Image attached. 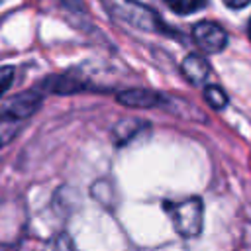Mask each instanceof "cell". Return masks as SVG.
Listing matches in <instances>:
<instances>
[{"label": "cell", "mask_w": 251, "mask_h": 251, "mask_svg": "<svg viewBox=\"0 0 251 251\" xmlns=\"http://www.w3.org/2000/svg\"><path fill=\"white\" fill-rule=\"evenodd\" d=\"M2 2H4V0H0V4H2Z\"/></svg>", "instance_id": "cell-18"}, {"label": "cell", "mask_w": 251, "mask_h": 251, "mask_svg": "<svg viewBox=\"0 0 251 251\" xmlns=\"http://www.w3.org/2000/svg\"><path fill=\"white\" fill-rule=\"evenodd\" d=\"M41 94L37 90H27V92H22L14 98H10L4 106H2V112H6L8 116L16 118V120H25L29 116H33L39 106H41Z\"/></svg>", "instance_id": "cell-5"}, {"label": "cell", "mask_w": 251, "mask_h": 251, "mask_svg": "<svg viewBox=\"0 0 251 251\" xmlns=\"http://www.w3.org/2000/svg\"><path fill=\"white\" fill-rule=\"evenodd\" d=\"M180 71H182V75L186 76V80L190 84H202L210 75V65L202 55L190 53V55H186L182 59Z\"/></svg>", "instance_id": "cell-7"}, {"label": "cell", "mask_w": 251, "mask_h": 251, "mask_svg": "<svg viewBox=\"0 0 251 251\" xmlns=\"http://www.w3.org/2000/svg\"><path fill=\"white\" fill-rule=\"evenodd\" d=\"M100 2L112 18L126 22L137 29H143V31H163L165 29L157 12L139 0H100Z\"/></svg>", "instance_id": "cell-2"}, {"label": "cell", "mask_w": 251, "mask_h": 251, "mask_svg": "<svg viewBox=\"0 0 251 251\" xmlns=\"http://www.w3.org/2000/svg\"><path fill=\"white\" fill-rule=\"evenodd\" d=\"M149 124L145 122V120H139V118H124V120H120L116 126H114V129H112V133H114V143L116 145H126V143H129L141 129H145Z\"/></svg>", "instance_id": "cell-9"}, {"label": "cell", "mask_w": 251, "mask_h": 251, "mask_svg": "<svg viewBox=\"0 0 251 251\" xmlns=\"http://www.w3.org/2000/svg\"><path fill=\"white\" fill-rule=\"evenodd\" d=\"M163 210L171 218L175 231L182 237H196L204 227V202L198 196L182 198L178 202L165 200Z\"/></svg>", "instance_id": "cell-1"}, {"label": "cell", "mask_w": 251, "mask_h": 251, "mask_svg": "<svg viewBox=\"0 0 251 251\" xmlns=\"http://www.w3.org/2000/svg\"><path fill=\"white\" fill-rule=\"evenodd\" d=\"M18 131H20V120L0 110V147H6L16 137Z\"/></svg>", "instance_id": "cell-10"}, {"label": "cell", "mask_w": 251, "mask_h": 251, "mask_svg": "<svg viewBox=\"0 0 251 251\" xmlns=\"http://www.w3.org/2000/svg\"><path fill=\"white\" fill-rule=\"evenodd\" d=\"M222 2L231 10H239V8H245L247 4H251V0H222Z\"/></svg>", "instance_id": "cell-16"}, {"label": "cell", "mask_w": 251, "mask_h": 251, "mask_svg": "<svg viewBox=\"0 0 251 251\" xmlns=\"http://www.w3.org/2000/svg\"><path fill=\"white\" fill-rule=\"evenodd\" d=\"M59 4L67 10H75V12H82L84 10V4L82 0H59Z\"/></svg>", "instance_id": "cell-15"}, {"label": "cell", "mask_w": 251, "mask_h": 251, "mask_svg": "<svg viewBox=\"0 0 251 251\" xmlns=\"http://www.w3.org/2000/svg\"><path fill=\"white\" fill-rule=\"evenodd\" d=\"M116 100L127 108H155L165 104V98L147 88H129L116 94Z\"/></svg>", "instance_id": "cell-6"}, {"label": "cell", "mask_w": 251, "mask_h": 251, "mask_svg": "<svg viewBox=\"0 0 251 251\" xmlns=\"http://www.w3.org/2000/svg\"><path fill=\"white\" fill-rule=\"evenodd\" d=\"M192 37L198 43V47L206 53H220L227 45V33L216 22H198L192 27Z\"/></svg>", "instance_id": "cell-4"}, {"label": "cell", "mask_w": 251, "mask_h": 251, "mask_svg": "<svg viewBox=\"0 0 251 251\" xmlns=\"http://www.w3.org/2000/svg\"><path fill=\"white\" fill-rule=\"evenodd\" d=\"M25 208L20 202H0V245H16L25 229Z\"/></svg>", "instance_id": "cell-3"}, {"label": "cell", "mask_w": 251, "mask_h": 251, "mask_svg": "<svg viewBox=\"0 0 251 251\" xmlns=\"http://www.w3.org/2000/svg\"><path fill=\"white\" fill-rule=\"evenodd\" d=\"M204 100L214 108V110H224L227 104V94L218 86V84H208L204 88Z\"/></svg>", "instance_id": "cell-11"}, {"label": "cell", "mask_w": 251, "mask_h": 251, "mask_svg": "<svg viewBox=\"0 0 251 251\" xmlns=\"http://www.w3.org/2000/svg\"><path fill=\"white\" fill-rule=\"evenodd\" d=\"M175 14H182V16H186V14H192V12H198L204 4H206V0H163Z\"/></svg>", "instance_id": "cell-12"}, {"label": "cell", "mask_w": 251, "mask_h": 251, "mask_svg": "<svg viewBox=\"0 0 251 251\" xmlns=\"http://www.w3.org/2000/svg\"><path fill=\"white\" fill-rule=\"evenodd\" d=\"M41 88L51 90L55 94H75L86 88V82L73 76V75H57V76H49L45 78V82L41 84Z\"/></svg>", "instance_id": "cell-8"}, {"label": "cell", "mask_w": 251, "mask_h": 251, "mask_svg": "<svg viewBox=\"0 0 251 251\" xmlns=\"http://www.w3.org/2000/svg\"><path fill=\"white\" fill-rule=\"evenodd\" d=\"M45 251H76L73 239L67 235V233H61L57 237H53L49 243H47V249Z\"/></svg>", "instance_id": "cell-13"}, {"label": "cell", "mask_w": 251, "mask_h": 251, "mask_svg": "<svg viewBox=\"0 0 251 251\" xmlns=\"http://www.w3.org/2000/svg\"><path fill=\"white\" fill-rule=\"evenodd\" d=\"M247 33H249V39H251V18H249V25H247Z\"/></svg>", "instance_id": "cell-17"}, {"label": "cell", "mask_w": 251, "mask_h": 251, "mask_svg": "<svg viewBox=\"0 0 251 251\" xmlns=\"http://www.w3.org/2000/svg\"><path fill=\"white\" fill-rule=\"evenodd\" d=\"M14 75H16V69L12 65H4L0 67V96L12 86L14 82Z\"/></svg>", "instance_id": "cell-14"}]
</instances>
